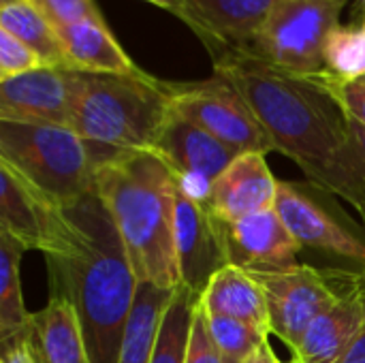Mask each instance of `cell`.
Segmentation results:
<instances>
[{"instance_id": "83f0119b", "label": "cell", "mask_w": 365, "mask_h": 363, "mask_svg": "<svg viewBox=\"0 0 365 363\" xmlns=\"http://www.w3.org/2000/svg\"><path fill=\"white\" fill-rule=\"evenodd\" d=\"M56 30L86 21L103 19V13L94 0H28Z\"/></svg>"}, {"instance_id": "52a82bcc", "label": "cell", "mask_w": 365, "mask_h": 363, "mask_svg": "<svg viewBox=\"0 0 365 363\" xmlns=\"http://www.w3.org/2000/svg\"><path fill=\"white\" fill-rule=\"evenodd\" d=\"M250 274L265 291L272 334H276L293 353L299 349L308 327L365 280L364 274L319 270L304 263L289 270Z\"/></svg>"}, {"instance_id": "e575fe53", "label": "cell", "mask_w": 365, "mask_h": 363, "mask_svg": "<svg viewBox=\"0 0 365 363\" xmlns=\"http://www.w3.org/2000/svg\"><path fill=\"white\" fill-rule=\"evenodd\" d=\"M246 363H282L278 359V355L274 353V349L269 347V342H265V344H261V349L248 359Z\"/></svg>"}, {"instance_id": "5b68a950", "label": "cell", "mask_w": 365, "mask_h": 363, "mask_svg": "<svg viewBox=\"0 0 365 363\" xmlns=\"http://www.w3.org/2000/svg\"><path fill=\"white\" fill-rule=\"evenodd\" d=\"M115 152L68 126L0 120V160L62 205L96 193V171Z\"/></svg>"}, {"instance_id": "6da1fadb", "label": "cell", "mask_w": 365, "mask_h": 363, "mask_svg": "<svg viewBox=\"0 0 365 363\" xmlns=\"http://www.w3.org/2000/svg\"><path fill=\"white\" fill-rule=\"evenodd\" d=\"M212 60L214 75L242 94L274 150L291 158L314 186L361 212L365 182L353 163L349 120L319 79L289 73L244 49H225Z\"/></svg>"}, {"instance_id": "4fadbf2b", "label": "cell", "mask_w": 365, "mask_h": 363, "mask_svg": "<svg viewBox=\"0 0 365 363\" xmlns=\"http://www.w3.org/2000/svg\"><path fill=\"white\" fill-rule=\"evenodd\" d=\"M175 248L182 285L197 297L205 291L210 278L229 265L220 220L212 210L178 188L175 208Z\"/></svg>"}, {"instance_id": "e0dca14e", "label": "cell", "mask_w": 365, "mask_h": 363, "mask_svg": "<svg viewBox=\"0 0 365 363\" xmlns=\"http://www.w3.org/2000/svg\"><path fill=\"white\" fill-rule=\"evenodd\" d=\"M24 334L38 363H92L79 315L60 295H51L47 306L30 317Z\"/></svg>"}, {"instance_id": "d590c367", "label": "cell", "mask_w": 365, "mask_h": 363, "mask_svg": "<svg viewBox=\"0 0 365 363\" xmlns=\"http://www.w3.org/2000/svg\"><path fill=\"white\" fill-rule=\"evenodd\" d=\"M359 214H361V220H364V231H365V208L361 210V212H359Z\"/></svg>"}, {"instance_id": "1f68e13d", "label": "cell", "mask_w": 365, "mask_h": 363, "mask_svg": "<svg viewBox=\"0 0 365 363\" xmlns=\"http://www.w3.org/2000/svg\"><path fill=\"white\" fill-rule=\"evenodd\" d=\"M349 120V118H346ZM349 137H351V150H353V163L365 182V126L355 120H349Z\"/></svg>"}, {"instance_id": "cb8c5ba5", "label": "cell", "mask_w": 365, "mask_h": 363, "mask_svg": "<svg viewBox=\"0 0 365 363\" xmlns=\"http://www.w3.org/2000/svg\"><path fill=\"white\" fill-rule=\"evenodd\" d=\"M199 297L184 285L173 291V297L165 310L158 342L152 363H186V351L192 329V317Z\"/></svg>"}, {"instance_id": "f1b7e54d", "label": "cell", "mask_w": 365, "mask_h": 363, "mask_svg": "<svg viewBox=\"0 0 365 363\" xmlns=\"http://www.w3.org/2000/svg\"><path fill=\"white\" fill-rule=\"evenodd\" d=\"M41 66L45 64L36 51H32L26 43L0 28V79L24 75Z\"/></svg>"}, {"instance_id": "44dd1931", "label": "cell", "mask_w": 365, "mask_h": 363, "mask_svg": "<svg viewBox=\"0 0 365 363\" xmlns=\"http://www.w3.org/2000/svg\"><path fill=\"white\" fill-rule=\"evenodd\" d=\"M171 297L173 291L158 289L150 282H139L137 297L124 327L118 363H152L160 323Z\"/></svg>"}, {"instance_id": "8992f818", "label": "cell", "mask_w": 365, "mask_h": 363, "mask_svg": "<svg viewBox=\"0 0 365 363\" xmlns=\"http://www.w3.org/2000/svg\"><path fill=\"white\" fill-rule=\"evenodd\" d=\"M349 0H284L244 49L295 75L327 71L325 45Z\"/></svg>"}, {"instance_id": "8fae6325", "label": "cell", "mask_w": 365, "mask_h": 363, "mask_svg": "<svg viewBox=\"0 0 365 363\" xmlns=\"http://www.w3.org/2000/svg\"><path fill=\"white\" fill-rule=\"evenodd\" d=\"M64 227V205L30 184L17 169L0 160V231L26 250L49 255Z\"/></svg>"}, {"instance_id": "5bb4252c", "label": "cell", "mask_w": 365, "mask_h": 363, "mask_svg": "<svg viewBox=\"0 0 365 363\" xmlns=\"http://www.w3.org/2000/svg\"><path fill=\"white\" fill-rule=\"evenodd\" d=\"M220 231L229 265L246 272H278L297 265L302 246L274 208L235 223L220 220Z\"/></svg>"}, {"instance_id": "d6986e66", "label": "cell", "mask_w": 365, "mask_h": 363, "mask_svg": "<svg viewBox=\"0 0 365 363\" xmlns=\"http://www.w3.org/2000/svg\"><path fill=\"white\" fill-rule=\"evenodd\" d=\"M199 304L210 315H222L244 321L265 334H272L269 306L261 282L246 270L227 265L216 272L205 291L199 295Z\"/></svg>"}, {"instance_id": "7a4b0ae2", "label": "cell", "mask_w": 365, "mask_h": 363, "mask_svg": "<svg viewBox=\"0 0 365 363\" xmlns=\"http://www.w3.org/2000/svg\"><path fill=\"white\" fill-rule=\"evenodd\" d=\"M51 295L79 315L92 363H118L139 280L115 223L96 193L64 205V227L45 255Z\"/></svg>"}, {"instance_id": "836d02e7", "label": "cell", "mask_w": 365, "mask_h": 363, "mask_svg": "<svg viewBox=\"0 0 365 363\" xmlns=\"http://www.w3.org/2000/svg\"><path fill=\"white\" fill-rule=\"evenodd\" d=\"M145 2H152L169 13H173L175 17H180L184 24H188V11H186V0H145Z\"/></svg>"}, {"instance_id": "ffe728a7", "label": "cell", "mask_w": 365, "mask_h": 363, "mask_svg": "<svg viewBox=\"0 0 365 363\" xmlns=\"http://www.w3.org/2000/svg\"><path fill=\"white\" fill-rule=\"evenodd\" d=\"M58 34L64 47L66 66L71 71L115 75L141 73V68L111 34L105 19H86L58 30Z\"/></svg>"}, {"instance_id": "8d00e7d4", "label": "cell", "mask_w": 365, "mask_h": 363, "mask_svg": "<svg viewBox=\"0 0 365 363\" xmlns=\"http://www.w3.org/2000/svg\"><path fill=\"white\" fill-rule=\"evenodd\" d=\"M289 363H302L299 359H293V362H289Z\"/></svg>"}, {"instance_id": "7c38bea8", "label": "cell", "mask_w": 365, "mask_h": 363, "mask_svg": "<svg viewBox=\"0 0 365 363\" xmlns=\"http://www.w3.org/2000/svg\"><path fill=\"white\" fill-rule=\"evenodd\" d=\"M77 71L41 66L0 79V120L71 128Z\"/></svg>"}, {"instance_id": "d6a6232c", "label": "cell", "mask_w": 365, "mask_h": 363, "mask_svg": "<svg viewBox=\"0 0 365 363\" xmlns=\"http://www.w3.org/2000/svg\"><path fill=\"white\" fill-rule=\"evenodd\" d=\"M336 363H365V323L361 332L357 334V338L351 342V347Z\"/></svg>"}, {"instance_id": "3957f363", "label": "cell", "mask_w": 365, "mask_h": 363, "mask_svg": "<svg viewBox=\"0 0 365 363\" xmlns=\"http://www.w3.org/2000/svg\"><path fill=\"white\" fill-rule=\"evenodd\" d=\"M180 182L148 150L115 152L96 171V195L107 205L139 282L165 291L182 285L175 248Z\"/></svg>"}, {"instance_id": "603a6c76", "label": "cell", "mask_w": 365, "mask_h": 363, "mask_svg": "<svg viewBox=\"0 0 365 363\" xmlns=\"http://www.w3.org/2000/svg\"><path fill=\"white\" fill-rule=\"evenodd\" d=\"M26 248L6 231H0V342L21 336L30 325L21 295L19 265Z\"/></svg>"}, {"instance_id": "484cf974", "label": "cell", "mask_w": 365, "mask_h": 363, "mask_svg": "<svg viewBox=\"0 0 365 363\" xmlns=\"http://www.w3.org/2000/svg\"><path fill=\"white\" fill-rule=\"evenodd\" d=\"M327 71L344 77L359 79L365 77V19L359 28L338 26L325 45Z\"/></svg>"}, {"instance_id": "9c48e42d", "label": "cell", "mask_w": 365, "mask_h": 363, "mask_svg": "<svg viewBox=\"0 0 365 363\" xmlns=\"http://www.w3.org/2000/svg\"><path fill=\"white\" fill-rule=\"evenodd\" d=\"M274 210L302 248L344 259L365 276V237L357 235L314 193L302 184L280 182Z\"/></svg>"}, {"instance_id": "30bf717a", "label": "cell", "mask_w": 365, "mask_h": 363, "mask_svg": "<svg viewBox=\"0 0 365 363\" xmlns=\"http://www.w3.org/2000/svg\"><path fill=\"white\" fill-rule=\"evenodd\" d=\"M154 152L171 167L180 188L201 203H207L214 182L240 156L175 109L167 120Z\"/></svg>"}, {"instance_id": "f546056e", "label": "cell", "mask_w": 365, "mask_h": 363, "mask_svg": "<svg viewBox=\"0 0 365 363\" xmlns=\"http://www.w3.org/2000/svg\"><path fill=\"white\" fill-rule=\"evenodd\" d=\"M186 363H222V357L214 344L207 315L203 306L197 302L195 317H192V329H190V340H188V351H186Z\"/></svg>"}, {"instance_id": "ac0fdd59", "label": "cell", "mask_w": 365, "mask_h": 363, "mask_svg": "<svg viewBox=\"0 0 365 363\" xmlns=\"http://www.w3.org/2000/svg\"><path fill=\"white\" fill-rule=\"evenodd\" d=\"M364 323L365 280L308 327L295 351V359L302 363H336L357 338Z\"/></svg>"}, {"instance_id": "4316f807", "label": "cell", "mask_w": 365, "mask_h": 363, "mask_svg": "<svg viewBox=\"0 0 365 363\" xmlns=\"http://www.w3.org/2000/svg\"><path fill=\"white\" fill-rule=\"evenodd\" d=\"M319 83L334 96L349 120L359 122L365 126V77L359 79H344L329 71L314 75Z\"/></svg>"}, {"instance_id": "9a60e30c", "label": "cell", "mask_w": 365, "mask_h": 363, "mask_svg": "<svg viewBox=\"0 0 365 363\" xmlns=\"http://www.w3.org/2000/svg\"><path fill=\"white\" fill-rule=\"evenodd\" d=\"M284 0H186L188 28L203 41L210 56L246 49L269 15Z\"/></svg>"}, {"instance_id": "7402d4cb", "label": "cell", "mask_w": 365, "mask_h": 363, "mask_svg": "<svg viewBox=\"0 0 365 363\" xmlns=\"http://www.w3.org/2000/svg\"><path fill=\"white\" fill-rule=\"evenodd\" d=\"M0 28L36 51L45 66L68 68L58 30L28 0H0Z\"/></svg>"}, {"instance_id": "d4e9b609", "label": "cell", "mask_w": 365, "mask_h": 363, "mask_svg": "<svg viewBox=\"0 0 365 363\" xmlns=\"http://www.w3.org/2000/svg\"><path fill=\"white\" fill-rule=\"evenodd\" d=\"M205 315H207L210 332L222 357V363H246L269 338V334L244 321L222 317V315H210V312Z\"/></svg>"}, {"instance_id": "277c9868", "label": "cell", "mask_w": 365, "mask_h": 363, "mask_svg": "<svg viewBox=\"0 0 365 363\" xmlns=\"http://www.w3.org/2000/svg\"><path fill=\"white\" fill-rule=\"evenodd\" d=\"M171 113L169 81L145 71L133 75L77 71L71 128L88 141L122 152H154Z\"/></svg>"}, {"instance_id": "4dcf8cb0", "label": "cell", "mask_w": 365, "mask_h": 363, "mask_svg": "<svg viewBox=\"0 0 365 363\" xmlns=\"http://www.w3.org/2000/svg\"><path fill=\"white\" fill-rule=\"evenodd\" d=\"M0 363H38L30 344H28V338L26 334L9 340V342H2V357Z\"/></svg>"}, {"instance_id": "ba28073f", "label": "cell", "mask_w": 365, "mask_h": 363, "mask_svg": "<svg viewBox=\"0 0 365 363\" xmlns=\"http://www.w3.org/2000/svg\"><path fill=\"white\" fill-rule=\"evenodd\" d=\"M173 109L207 131L212 137L235 150L244 152H272L274 145L255 118L242 94L222 77L212 75L205 81L173 83L169 81Z\"/></svg>"}, {"instance_id": "2e32d148", "label": "cell", "mask_w": 365, "mask_h": 363, "mask_svg": "<svg viewBox=\"0 0 365 363\" xmlns=\"http://www.w3.org/2000/svg\"><path fill=\"white\" fill-rule=\"evenodd\" d=\"M278 184L263 152H244L214 182L205 205L216 218L235 223L250 214L272 210L278 197Z\"/></svg>"}]
</instances>
